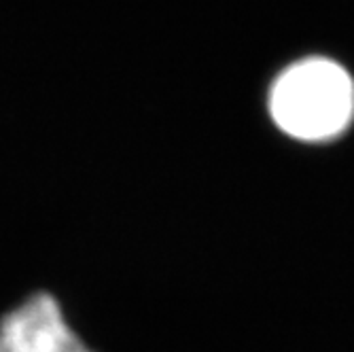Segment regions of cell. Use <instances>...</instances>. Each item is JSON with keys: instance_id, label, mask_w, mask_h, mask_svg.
<instances>
[{"instance_id": "obj_1", "label": "cell", "mask_w": 354, "mask_h": 352, "mask_svg": "<svg viewBox=\"0 0 354 352\" xmlns=\"http://www.w3.org/2000/svg\"><path fill=\"white\" fill-rule=\"evenodd\" d=\"M270 113L288 136L308 142L329 140L354 117V81L327 57L295 62L272 85Z\"/></svg>"}, {"instance_id": "obj_2", "label": "cell", "mask_w": 354, "mask_h": 352, "mask_svg": "<svg viewBox=\"0 0 354 352\" xmlns=\"http://www.w3.org/2000/svg\"><path fill=\"white\" fill-rule=\"evenodd\" d=\"M0 352H91L64 321L59 304L37 293L0 321Z\"/></svg>"}]
</instances>
